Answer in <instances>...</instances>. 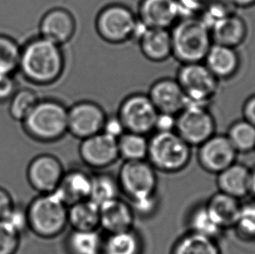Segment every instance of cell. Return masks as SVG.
<instances>
[{"label":"cell","mask_w":255,"mask_h":254,"mask_svg":"<svg viewBox=\"0 0 255 254\" xmlns=\"http://www.w3.org/2000/svg\"><path fill=\"white\" fill-rule=\"evenodd\" d=\"M65 172L62 163L55 156L38 155L28 165V181L40 194L50 193L59 187Z\"/></svg>","instance_id":"4fadbf2b"},{"label":"cell","mask_w":255,"mask_h":254,"mask_svg":"<svg viewBox=\"0 0 255 254\" xmlns=\"http://www.w3.org/2000/svg\"><path fill=\"white\" fill-rule=\"evenodd\" d=\"M198 147L200 166L216 175L235 163L238 155L227 135L223 134H214Z\"/></svg>","instance_id":"7c38bea8"},{"label":"cell","mask_w":255,"mask_h":254,"mask_svg":"<svg viewBox=\"0 0 255 254\" xmlns=\"http://www.w3.org/2000/svg\"><path fill=\"white\" fill-rule=\"evenodd\" d=\"M129 203L134 212L135 216L149 217L155 213L159 205V199L157 194H154L141 199L131 200Z\"/></svg>","instance_id":"f35d334b"},{"label":"cell","mask_w":255,"mask_h":254,"mask_svg":"<svg viewBox=\"0 0 255 254\" xmlns=\"http://www.w3.org/2000/svg\"><path fill=\"white\" fill-rule=\"evenodd\" d=\"M138 22V16L131 8L121 3H111L99 11L95 28L104 41L120 45L132 39Z\"/></svg>","instance_id":"8992f818"},{"label":"cell","mask_w":255,"mask_h":254,"mask_svg":"<svg viewBox=\"0 0 255 254\" xmlns=\"http://www.w3.org/2000/svg\"><path fill=\"white\" fill-rule=\"evenodd\" d=\"M77 24L73 13L65 8L48 10L39 23L40 37L62 46L73 39Z\"/></svg>","instance_id":"9a60e30c"},{"label":"cell","mask_w":255,"mask_h":254,"mask_svg":"<svg viewBox=\"0 0 255 254\" xmlns=\"http://www.w3.org/2000/svg\"><path fill=\"white\" fill-rule=\"evenodd\" d=\"M192 158V146L176 131L153 132L149 137L147 160L156 171L176 173L186 168Z\"/></svg>","instance_id":"5b68a950"},{"label":"cell","mask_w":255,"mask_h":254,"mask_svg":"<svg viewBox=\"0 0 255 254\" xmlns=\"http://www.w3.org/2000/svg\"><path fill=\"white\" fill-rule=\"evenodd\" d=\"M137 41L142 55L149 61L164 62L172 56V37L168 29L147 27Z\"/></svg>","instance_id":"d6986e66"},{"label":"cell","mask_w":255,"mask_h":254,"mask_svg":"<svg viewBox=\"0 0 255 254\" xmlns=\"http://www.w3.org/2000/svg\"><path fill=\"white\" fill-rule=\"evenodd\" d=\"M104 238L98 230H73L66 240L69 254H100Z\"/></svg>","instance_id":"4316f807"},{"label":"cell","mask_w":255,"mask_h":254,"mask_svg":"<svg viewBox=\"0 0 255 254\" xmlns=\"http://www.w3.org/2000/svg\"><path fill=\"white\" fill-rule=\"evenodd\" d=\"M3 220L19 235L29 229L27 209L23 208L22 206L14 205Z\"/></svg>","instance_id":"74e56055"},{"label":"cell","mask_w":255,"mask_h":254,"mask_svg":"<svg viewBox=\"0 0 255 254\" xmlns=\"http://www.w3.org/2000/svg\"><path fill=\"white\" fill-rule=\"evenodd\" d=\"M134 220V212L130 203L121 198L100 206V228L107 234L132 229Z\"/></svg>","instance_id":"ac0fdd59"},{"label":"cell","mask_w":255,"mask_h":254,"mask_svg":"<svg viewBox=\"0 0 255 254\" xmlns=\"http://www.w3.org/2000/svg\"><path fill=\"white\" fill-rule=\"evenodd\" d=\"M204 64L219 80L235 75L239 68V56L235 48L213 44L204 59Z\"/></svg>","instance_id":"7402d4cb"},{"label":"cell","mask_w":255,"mask_h":254,"mask_svg":"<svg viewBox=\"0 0 255 254\" xmlns=\"http://www.w3.org/2000/svg\"><path fill=\"white\" fill-rule=\"evenodd\" d=\"M142 241L133 228L108 234L104 239V254H141Z\"/></svg>","instance_id":"83f0119b"},{"label":"cell","mask_w":255,"mask_h":254,"mask_svg":"<svg viewBox=\"0 0 255 254\" xmlns=\"http://www.w3.org/2000/svg\"><path fill=\"white\" fill-rule=\"evenodd\" d=\"M91 187L92 175L80 169H73L65 172L55 192L69 206L73 203L89 199Z\"/></svg>","instance_id":"44dd1931"},{"label":"cell","mask_w":255,"mask_h":254,"mask_svg":"<svg viewBox=\"0 0 255 254\" xmlns=\"http://www.w3.org/2000/svg\"><path fill=\"white\" fill-rule=\"evenodd\" d=\"M117 178L106 172H100L92 175V187L89 199L96 203L98 206L110 202L120 198L121 192Z\"/></svg>","instance_id":"4dcf8cb0"},{"label":"cell","mask_w":255,"mask_h":254,"mask_svg":"<svg viewBox=\"0 0 255 254\" xmlns=\"http://www.w3.org/2000/svg\"><path fill=\"white\" fill-rule=\"evenodd\" d=\"M159 112L145 93H132L121 103L117 115L127 131L147 136L153 133Z\"/></svg>","instance_id":"9c48e42d"},{"label":"cell","mask_w":255,"mask_h":254,"mask_svg":"<svg viewBox=\"0 0 255 254\" xmlns=\"http://www.w3.org/2000/svg\"><path fill=\"white\" fill-rule=\"evenodd\" d=\"M137 16L147 27L168 30L182 17L177 0H140Z\"/></svg>","instance_id":"2e32d148"},{"label":"cell","mask_w":255,"mask_h":254,"mask_svg":"<svg viewBox=\"0 0 255 254\" xmlns=\"http://www.w3.org/2000/svg\"><path fill=\"white\" fill-rule=\"evenodd\" d=\"M176 79L184 91L187 105L208 107L217 93L219 79L203 62L183 64Z\"/></svg>","instance_id":"52a82bcc"},{"label":"cell","mask_w":255,"mask_h":254,"mask_svg":"<svg viewBox=\"0 0 255 254\" xmlns=\"http://www.w3.org/2000/svg\"><path fill=\"white\" fill-rule=\"evenodd\" d=\"M107 115L99 104L83 100L68 108V132L80 140L100 133Z\"/></svg>","instance_id":"8fae6325"},{"label":"cell","mask_w":255,"mask_h":254,"mask_svg":"<svg viewBox=\"0 0 255 254\" xmlns=\"http://www.w3.org/2000/svg\"><path fill=\"white\" fill-rule=\"evenodd\" d=\"M177 115L159 113L156 119L155 127L153 132L175 131Z\"/></svg>","instance_id":"7bdbcfd3"},{"label":"cell","mask_w":255,"mask_h":254,"mask_svg":"<svg viewBox=\"0 0 255 254\" xmlns=\"http://www.w3.org/2000/svg\"><path fill=\"white\" fill-rule=\"evenodd\" d=\"M13 206L14 203L10 193L0 187V220H3L6 217Z\"/></svg>","instance_id":"ee69618b"},{"label":"cell","mask_w":255,"mask_h":254,"mask_svg":"<svg viewBox=\"0 0 255 254\" xmlns=\"http://www.w3.org/2000/svg\"><path fill=\"white\" fill-rule=\"evenodd\" d=\"M156 109L161 114L178 115L186 107L187 100L176 79L162 78L152 84L148 93Z\"/></svg>","instance_id":"e0dca14e"},{"label":"cell","mask_w":255,"mask_h":254,"mask_svg":"<svg viewBox=\"0 0 255 254\" xmlns=\"http://www.w3.org/2000/svg\"></svg>","instance_id":"681fc988"},{"label":"cell","mask_w":255,"mask_h":254,"mask_svg":"<svg viewBox=\"0 0 255 254\" xmlns=\"http://www.w3.org/2000/svg\"><path fill=\"white\" fill-rule=\"evenodd\" d=\"M205 203L214 220L225 231L234 227L242 206L241 199L218 192Z\"/></svg>","instance_id":"cb8c5ba5"},{"label":"cell","mask_w":255,"mask_h":254,"mask_svg":"<svg viewBox=\"0 0 255 254\" xmlns=\"http://www.w3.org/2000/svg\"><path fill=\"white\" fill-rule=\"evenodd\" d=\"M100 224V206L90 199L68 206V225L73 230H98Z\"/></svg>","instance_id":"d4e9b609"},{"label":"cell","mask_w":255,"mask_h":254,"mask_svg":"<svg viewBox=\"0 0 255 254\" xmlns=\"http://www.w3.org/2000/svg\"><path fill=\"white\" fill-rule=\"evenodd\" d=\"M126 131L127 130L125 129L124 126L117 114L112 115V116L107 115L103 129H102V132L110 137L119 139Z\"/></svg>","instance_id":"60d3db41"},{"label":"cell","mask_w":255,"mask_h":254,"mask_svg":"<svg viewBox=\"0 0 255 254\" xmlns=\"http://www.w3.org/2000/svg\"><path fill=\"white\" fill-rule=\"evenodd\" d=\"M26 209L29 229L38 237L53 239L68 225V206L55 191L39 194Z\"/></svg>","instance_id":"3957f363"},{"label":"cell","mask_w":255,"mask_h":254,"mask_svg":"<svg viewBox=\"0 0 255 254\" xmlns=\"http://www.w3.org/2000/svg\"><path fill=\"white\" fill-rule=\"evenodd\" d=\"M233 6L230 0H211L198 17L211 29L219 21L234 13Z\"/></svg>","instance_id":"d590c367"},{"label":"cell","mask_w":255,"mask_h":254,"mask_svg":"<svg viewBox=\"0 0 255 254\" xmlns=\"http://www.w3.org/2000/svg\"><path fill=\"white\" fill-rule=\"evenodd\" d=\"M68 108L58 100H38L22 122L30 137L40 142H54L68 132Z\"/></svg>","instance_id":"277c9868"},{"label":"cell","mask_w":255,"mask_h":254,"mask_svg":"<svg viewBox=\"0 0 255 254\" xmlns=\"http://www.w3.org/2000/svg\"><path fill=\"white\" fill-rule=\"evenodd\" d=\"M215 130V120L207 107L187 105L176 117V132L192 147L203 144Z\"/></svg>","instance_id":"30bf717a"},{"label":"cell","mask_w":255,"mask_h":254,"mask_svg":"<svg viewBox=\"0 0 255 254\" xmlns=\"http://www.w3.org/2000/svg\"><path fill=\"white\" fill-rule=\"evenodd\" d=\"M251 170L243 164L235 162L217 174L219 192L242 199L249 195Z\"/></svg>","instance_id":"ffe728a7"},{"label":"cell","mask_w":255,"mask_h":254,"mask_svg":"<svg viewBox=\"0 0 255 254\" xmlns=\"http://www.w3.org/2000/svg\"><path fill=\"white\" fill-rule=\"evenodd\" d=\"M210 31L214 44L235 48L244 41L247 26L242 17L233 13L214 24Z\"/></svg>","instance_id":"603a6c76"},{"label":"cell","mask_w":255,"mask_h":254,"mask_svg":"<svg viewBox=\"0 0 255 254\" xmlns=\"http://www.w3.org/2000/svg\"><path fill=\"white\" fill-rule=\"evenodd\" d=\"M79 152L82 161L94 169H105L120 158L118 139L104 132L81 140Z\"/></svg>","instance_id":"5bb4252c"},{"label":"cell","mask_w":255,"mask_h":254,"mask_svg":"<svg viewBox=\"0 0 255 254\" xmlns=\"http://www.w3.org/2000/svg\"><path fill=\"white\" fill-rule=\"evenodd\" d=\"M149 137L143 134L126 131L118 139L120 158L124 161L147 159Z\"/></svg>","instance_id":"f546056e"},{"label":"cell","mask_w":255,"mask_h":254,"mask_svg":"<svg viewBox=\"0 0 255 254\" xmlns=\"http://www.w3.org/2000/svg\"><path fill=\"white\" fill-rule=\"evenodd\" d=\"M66 66L62 47L42 37L31 38L21 47L18 70L29 82L47 86L58 81Z\"/></svg>","instance_id":"6da1fadb"},{"label":"cell","mask_w":255,"mask_h":254,"mask_svg":"<svg viewBox=\"0 0 255 254\" xmlns=\"http://www.w3.org/2000/svg\"><path fill=\"white\" fill-rule=\"evenodd\" d=\"M244 120L255 127V95L249 98L243 107Z\"/></svg>","instance_id":"f6af8a7d"},{"label":"cell","mask_w":255,"mask_h":254,"mask_svg":"<svg viewBox=\"0 0 255 254\" xmlns=\"http://www.w3.org/2000/svg\"><path fill=\"white\" fill-rule=\"evenodd\" d=\"M249 194L253 196L255 199V168L251 170L250 175V183H249Z\"/></svg>","instance_id":"bcb514c9"},{"label":"cell","mask_w":255,"mask_h":254,"mask_svg":"<svg viewBox=\"0 0 255 254\" xmlns=\"http://www.w3.org/2000/svg\"><path fill=\"white\" fill-rule=\"evenodd\" d=\"M103 254V253H101V254Z\"/></svg>","instance_id":"c3c4849f"},{"label":"cell","mask_w":255,"mask_h":254,"mask_svg":"<svg viewBox=\"0 0 255 254\" xmlns=\"http://www.w3.org/2000/svg\"><path fill=\"white\" fill-rule=\"evenodd\" d=\"M17 90V83L13 76L0 77V103L10 101Z\"/></svg>","instance_id":"b9f144b4"},{"label":"cell","mask_w":255,"mask_h":254,"mask_svg":"<svg viewBox=\"0 0 255 254\" xmlns=\"http://www.w3.org/2000/svg\"><path fill=\"white\" fill-rule=\"evenodd\" d=\"M211 0H177L184 17L199 16Z\"/></svg>","instance_id":"ab89813d"},{"label":"cell","mask_w":255,"mask_h":254,"mask_svg":"<svg viewBox=\"0 0 255 254\" xmlns=\"http://www.w3.org/2000/svg\"><path fill=\"white\" fill-rule=\"evenodd\" d=\"M20 243V235L4 220H0V254H15Z\"/></svg>","instance_id":"8d00e7d4"},{"label":"cell","mask_w":255,"mask_h":254,"mask_svg":"<svg viewBox=\"0 0 255 254\" xmlns=\"http://www.w3.org/2000/svg\"><path fill=\"white\" fill-rule=\"evenodd\" d=\"M38 94L30 88L17 89L9 104V114L14 121L23 122L38 102Z\"/></svg>","instance_id":"836d02e7"},{"label":"cell","mask_w":255,"mask_h":254,"mask_svg":"<svg viewBox=\"0 0 255 254\" xmlns=\"http://www.w3.org/2000/svg\"><path fill=\"white\" fill-rule=\"evenodd\" d=\"M234 5H238V6H250L252 4H255V0H230Z\"/></svg>","instance_id":"7dc6e473"},{"label":"cell","mask_w":255,"mask_h":254,"mask_svg":"<svg viewBox=\"0 0 255 254\" xmlns=\"http://www.w3.org/2000/svg\"><path fill=\"white\" fill-rule=\"evenodd\" d=\"M170 31L172 57L182 65L203 62L214 44L210 29L198 16L181 17Z\"/></svg>","instance_id":"7a4b0ae2"},{"label":"cell","mask_w":255,"mask_h":254,"mask_svg":"<svg viewBox=\"0 0 255 254\" xmlns=\"http://www.w3.org/2000/svg\"><path fill=\"white\" fill-rule=\"evenodd\" d=\"M172 254H222L218 241L188 232L179 238Z\"/></svg>","instance_id":"f1b7e54d"},{"label":"cell","mask_w":255,"mask_h":254,"mask_svg":"<svg viewBox=\"0 0 255 254\" xmlns=\"http://www.w3.org/2000/svg\"><path fill=\"white\" fill-rule=\"evenodd\" d=\"M187 225L188 232L215 241H218L225 233L224 229L211 214L206 203L200 204L192 209L187 218Z\"/></svg>","instance_id":"484cf974"},{"label":"cell","mask_w":255,"mask_h":254,"mask_svg":"<svg viewBox=\"0 0 255 254\" xmlns=\"http://www.w3.org/2000/svg\"><path fill=\"white\" fill-rule=\"evenodd\" d=\"M156 172L147 159L124 161L117 178L121 192L130 201L157 194L158 176Z\"/></svg>","instance_id":"ba28073f"},{"label":"cell","mask_w":255,"mask_h":254,"mask_svg":"<svg viewBox=\"0 0 255 254\" xmlns=\"http://www.w3.org/2000/svg\"><path fill=\"white\" fill-rule=\"evenodd\" d=\"M238 153L255 151V127L246 120L233 123L226 134Z\"/></svg>","instance_id":"1f68e13d"},{"label":"cell","mask_w":255,"mask_h":254,"mask_svg":"<svg viewBox=\"0 0 255 254\" xmlns=\"http://www.w3.org/2000/svg\"><path fill=\"white\" fill-rule=\"evenodd\" d=\"M233 229L240 240L248 242L255 241V199L242 203Z\"/></svg>","instance_id":"e575fe53"},{"label":"cell","mask_w":255,"mask_h":254,"mask_svg":"<svg viewBox=\"0 0 255 254\" xmlns=\"http://www.w3.org/2000/svg\"><path fill=\"white\" fill-rule=\"evenodd\" d=\"M21 47L16 40L0 34V77L13 76L18 70Z\"/></svg>","instance_id":"d6a6232c"}]
</instances>
